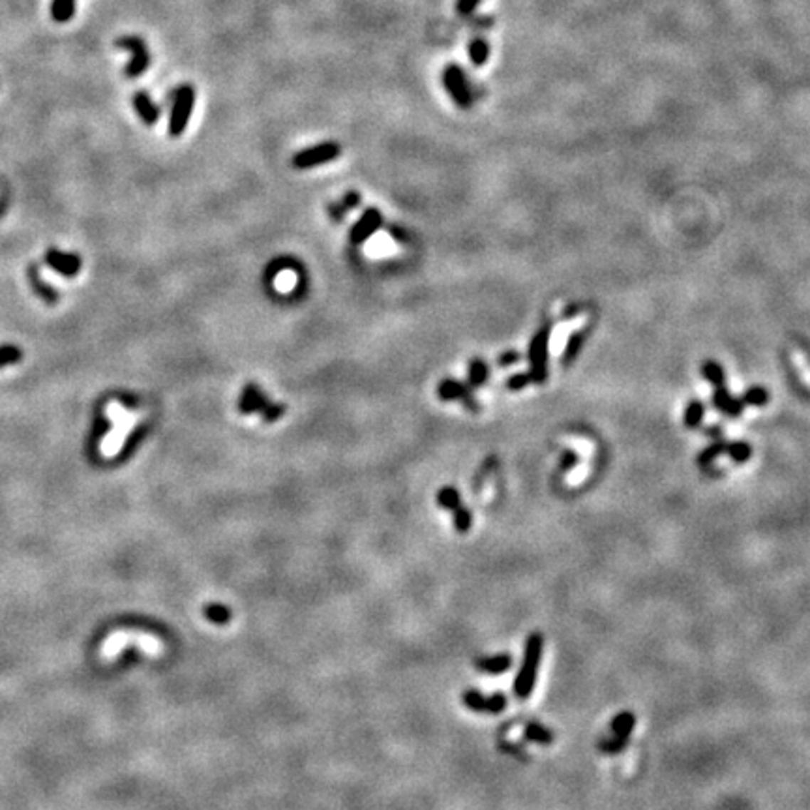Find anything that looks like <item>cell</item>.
<instances>
[{
	"label": "cell",
	"mask_w": 810,
	"mask_h": 810,
	"mask_svg": "<svg viewBox=\"0 0 810 810\" xmlns=\"http://www.w3.org/2000/svg\"><path fill=\"white\" fill-rule=\"evenodd\" d=\"M544 653V636L540 632H531L525 640V649H523V661L520 666V672L514 679V694L518 700H527L535 690L537 683V672H539L540 661Z\"/></svg>",
	"instance_id": "obj_1"
},
{
	"label": "cell",
	"mask_w": 810,
	"mask_h": 810,
	"mask_svg": "<svg viewBox=\"0 0 810 810\" xmlns=\"http://www.w3.org/2000/svg\"><path fill=\"white\" fill-rule=\"evenodd\" d=\"M195 105V88L188 83L180 85L174 88L173 93V105H171V118H169V135L171 137H180L188 128L190 122L191 111Z\"/></svg>",
	"instance_id": "obj_2"
},
{
	"label": "cell",
	"mask_w": 810,
	"mask_h": 810,
	"mask_svg": "<svg viewBox=\"0 0 810 810\" xmlns=\"http://www.w3.org/2000/svg\"><path fill=\"white\" fill-rule=\"evenodd\" d=\"M552 327L544 325L540 327L529 344L527 359H529V375L533 383H544L548 377V344Z\"/></svg>",
	"instance_id": "obj_3"
},
{
	"label": "cell",
	"mask_w": 810,
	"mask_h": 810,
	"mask_svg": "<svg viewBox=\"0 0 810 810\" xmlns=\"http://www.w3.org/2000/svg\"><path fill=\"white\" fill-rule=\"evenodd\" d=\"M443 85H445L448 96L454 100L458 107L467 111L473 107V90L467 79V73L460 64H446L443 70Z\"/></svg>",
	"instance_id": "obj_4"
},
{
	"label": "cell",
	"mask_w": 810,
	"mask_h": 810,
	"mask_svg": "<svg viewBox=\"0 0 810 810\" xmlns=\"http://www.w3.org/2000/svg\"><path fill=\"white\" fill-rule=\"evenodd\" d=\"M340 154H342V147L336 141H323V143L298 150L297 154L293 156L291 164L295 169H313V167L338 159Z\"/></svg>",
	"instance_id": "obj_5"
},
{
	"label": "cell",
	"mask_w": 810,
	"mask_h": 810,
	"mask_svg": "<svg viewBox=\"0 0 810 810\" xmlns=\"http://www.w3.org/2000/svg\"><path fill=\"white\" fill-rule=\"evenodd\" d=\"M117 47H120V49H126V51L132 53V58H130V62L126 64V68H124V73H126V78H130V79L141 78V75H143V73L150 68L152 55H150L149 47H147V43H144L143 38H139V36L118 38Z\"/></svg>",
	"instance_id": "obj_6"
},
{
	"label": "cell",
	"mask_w": 810,
	"mask_h": 810,
	"mask_svg": "<svg viewBox=\"0 0 810 810\" xmlns=\"http://www.w3.org/2000/svg\"><path fill=\"white\" fill-rule=\"evenodd\" d=\"M130 643H137L144 653H158L159 643L156 638L147 636V634H135V632H124L118 631L113 632L107 640L103 641L102 646V656L103 658H113L118 653L122 651L124 647Z\"/></svg>",
	"instance_id": "obj_7"
},
{
	"label": "cell",
	"mask_w": 810,
	"mask_h": 810,
	"mask_svg": "<svg viewBox=\"0 0 810 810\" xmlns=\"http://www.w3.org/2000/svg\"><path fill=\"white\" fill-rule=\"evenodd\" d=\"M462 702L467 709H471L475 713H488V715H499L507 709V696L501 693L495 694H483L477 688H469L462 694Z\"/></svg>",
	"instance_id": "obj_8"
},
{
	"label": "cell",
	"mask_w": 810,
	"mask_h": 810,
	"mask_svg": "<svg viewBox=\"0 0 810 810\" xmlns=\"http://www.w3.org/2000/svg\"><path fill=\"white\" fill-rule=\"evenodd\" d=\"M381 227H383V214H381V211L379 209H375V206H368V209L360 214L359 220L354 221V226L351 227V231H349V241H351V244H354V246H360V244H364L366 241H369L375 233L379 231Z\"/></svg>",
	"instance_id": "obj_9"
},
{
	"label": "cell",
	"mask_w": 810,
	"mask_h": 810,
	"mask_svg": "<svg viewBox=\"0 0 810 810\" xmlns=\"http://www.w3.org/2000/svg\"><path fill=\"white\" fill-rule=\"evenodd\" d=\"M437 396H439V400L441 401H462L463 407L469 411H473V413H477L478 409H480V405H478V401L475 400V396H473V390L471 386L466 385V383H462V381L458 379H443L439 385H437Z\"/></svg>",
	"instance_id": "obj_10"
},
{
	"label": "cell",
	"mask_w": 810,
	"mask_h": 810,
	"mask_svg": "<svg viewBox=\"0 0 810 810\" xmlns=\"http://www.w3.org/2000/svg\"><path fill=\"white\" fill-rule=\"evenodd\" d=\"M268 404H270V400L267 398V394L259 386L250 383V385L242 389V394L238 398V411H241L242 415H251V413H259L261 415V411Z\"/></svg>",
	"instance_id": "obj_11"
},
{
	"label": "cell",
	"mask_w": 810,
	"mask_h": 810,
	"mask_svg": "<svg viewBox=\"0 0 810 810\" xmlns=\"http://www.w3.org/2000/svg\"><path fill=\"white\" fill-rule=\"evenodd\" d=\"M512 664H514L512 655H507V653H501V655H493V656H483V658H477V661H475V668H477L478 672L490 673V675H501V673L508 672V670L512 668Z\"/></svg>",
	"instance_id": "obj_12"
},
{
	"label": "cell",
	"mask_w": 810,
	"mask_h": 810,
	"mask_svg": "<svg viewBox=\"0 0 810 810\" xmlns=\"http://www.w3.org/2000/svg\"><path fill=\"white\" fill-rule=\"evenodd\" d=\"M134 107L135 111H137V115L141 117V120H143L147 126H154L156 122L159 120V109L158 105L154 103V100L150 98L149 93H144V90H139V93L134 94Z\"/></svg>",
	"instance_id": "obj_13"
},
{
	"label": "cell",
	"mask_w": 810,
	"mask_h": 810,
	"mask_svg": "<svg viewBox=\"0 0 810 810\" xmlns=\"http://www.w3.org/2000/svg\"><path fill=\"white\" fill-rule=\"evenodd\" d=\"M713 405L717 407L718 411H720V413H724V415H728V416H739L741 415V411H743V407H745L743 401L737 400V398H733L728 390L724 389V385L722 386H715Z\"/></svg>",
	"instance_id": "obj_14"
},
{
	"label": "cell",
	"mask_w": 810,
	"mask_h": 810,
	"mask_svg": "<svg viewBox=\"0 0 810 810\" xmlns=\"http://www.w3.org/2000/svg\"><path fill=\"white\" fill-rule=\"evenodd\" d=\"M634 728H636V715L631 713V711H621V713H617L616 717L611 718L610 722L611 735L631 739V733L634 732Z\"/></svg>",
	"instance_id": "obj_15"
},
{
	"label": "cell",
	"mask_w": 810,
	"mask_h": 810,
	"mask_svg": "<svg viewBox=\"0 0 810 810\" xmlns=\"http://www.w3.org/2000/svg\"><path fill=\"white\" fill-rule=\"evenodd\" d=\"M523 737L527 739V741H531V743H539V745H552L554 743V732L549 728H546V726H542V724L539 722H527L525 724V728H523Z\"/></svg>",
	"instance_id": "obj_16"
},
{
	"label": "cell",
	"mask_w": 810,
	"mask_h": 810,
	"mask_svg": "<svg viewBox=\"0 0 810 810\" xmlns=\"http://www.w3.org/2000/svg\"><path fill=\"white\" fill-rule=\"evenodd\" d=\"M467 51H469V58H471L473 66H484L488 62V58H490V46H488V41L484 40V38H473L471 41H469V47H467Z\"/></svg>",
	"instance_id": "obj_17"
},
{
	"label": "cell",
	"mask_w": 810,
	"mask_h": 810,
	"mask_svg": "<svg viewBox=\"0 0 810 810\" xmlns=\"http://www.w3.org/2000/svg\"><path fill=\"white\" fill-rule=\"evenodd\" d=\"M488 377H490V368H488L486 362L483 359H473L469 362V375H467L469 383L467 385L471 386V389L483 386L488 381Z\"/></svg>",
	"instance_id": "obj_18"
},
{
	"label": "cell",
	"mask_w": 810,
	"mask_h": 810,
	"mask_svg": "<svg viewBox=\"0 0 810 810\" xmlns=\"http://www.w3.org/2000/svg\"><path fill=\"white\" fill-rule=\"evenodd\" d=\"M75 14V0H53L51 17L57 23H68Z\"/></svg>",
	"instance_id": "obj_19"
},
{
	"label": "cell",
	"mask_w": 810,
	"mask_h": 810,
	"mask_svg": "<svg viewBox=\"0 0 810 810\" xmlns=\"http://www.w3.org/2000/svg\"><path fill=\"white\" fill-rule=\"evenodd\" d=\"M437 505L445 508V510H448V512H454V510H456V508L462 505L460 492H458L456 488H452V486L441 488V490H439V493H437Z\"/></svg>",
	"instance_id": "obj_20"
},
{
	"label": "cell",
	"mask_w": 810,
	"mask_h": 810,
	"mask_svg": "<svg viewBox=\"0 0 810 810\" xmlns=\"http://www.w3.org/2000/svg\"><path fill=\"white\" fill-rule=\"evenodd\" d=\"M628 741H631L628 737H617V735H611L610 733L608 737L600 739L599 745H596V749H599L602 754H608V756H616V754H621L626 749Z\"/></svg>",
	"instance_id": "obj_21"
},
{
	"label": "cell",
	"mask_w": 810,
	"mask_h": 810,
	"mask_svg": "<svg viewBox=\"0 0 810 810\" xmlns=\"http://www.w3.org/2000/svg\"><path fill=\"white\" fill-rule=\"evenodd\" d=\"M203 616L211 621V623H214V625H226V623H229V621H231L233 614H231V610L227 608V606L216 604V602H212V604L205 606V610H203Z\"/></svg>",
	"instance_id": "obj_22"
},
{
	"label": "cell",
	"mask_w": 810,
	"mask_h": 810,
	"mask_svg": "<svg viewBox=\"0 0 810 810\" xmlns=\"http://www.w3.org/2000/svg\"><path fill=\"white\" fill-rule=\"evenodd\" d=\"M702 375L703 379L709 381L713 386H722L724 385V369L722 366L715 362V360H708L702 366Z\"/></svg>",
	"instance_id": "obj_23"
},
{
	"label": "cell",
	"mask_w": 810,
	"mask_h": 810,
	"mask_svg": "<svg viewBox=\"0 0 810 810\" xmlns=\"http://www.w3.org/2000/svg\"><path fill=\"white\" fill-rule=\"evenodd\" d=\"M726 454H728L735 463H745L749 462L750 456H752V446L745 441H735L732 443V445L726 446Z\"/></svg>",
	"instance_id": "obj_24"
},
{
	"label": "cell",
	"mask_w": 810,
	"mask_h": 810,
	"mask_svg": "<svg viewBox=\"0 0 810 810\" xmlns=\"http://www.w3.org/2000/svg\"><path fill=\"white\" fill-rule=\"evenodd\" d=\"M791 364H794V368L797 369V374H799V377L803 381H805L806 385L810 386V362L809 359L805 357V353L803 351H799L797 347L791 349Z\"/></svg>",
	"instance_id": "obj_25"
},
{
	"label": "cell",
	"mask_w": 810,
	"mask_h": 810,
	"mask_svg": "<svg viewBox=\"0 0 810 810\" xmlns=\"http://www.w3.org/2000/svg\"><path fill=\"white\" fill-rule=\"evenodd\" d=\"M726 446H728V445H726V443H724V441L713 443V445L708 446L705 451H702V454L698 456V463H700V466H702V467L711 466V463H713L718 456H722V454H726Z\"/></svg>",
	"instance_id": "obj_26"
},
{
	"label": "cell",
	"mask_w": 810,
	"mask_h": 810,
	"mask_svg": "<svg viewBox=\"0 0 810 810\" xmlns=\"http://www.w3.org/2000/svg\"><path fill=\"white\" fill-rule=\"evenodd\" d=\"M703 413H705V409H703V404L702 401H690V404L687 405V409H685V426L687 428H696V426H700V422H702L703 419Z\"/></svg>",
	"instance_id": "obj_27"
},
{
	"label": "cell",
	"mask_w": 810,
	"mask_h": 810,
	"mask_svg": "<svg viewBox=\"0 0 810 810\" xmlns=\"http://www.w3.org/2000/svg\"><path fill=\"white\" fill-rule=\"evenodd\" d=\"M743 401L745 405H752V407H764L767 401H769V394H767V390L762 389V386H752V389H749L747 392L743 394Z\"/></svg>",
	"instance_id": "obj_28"
},
{
	"label": "cell",
	"mask_w": 810,
	"mask_h": 810,
	"mask_svg": "<svg viewBox=\"0 0 810 810\" xmlns=\"http://www.w3.org/2000/svg\"><path fill=\"white\" fill-rule=\"evenodd\" d=\"M452 516H454V527H456L458 533H467L469 529H471V523H473V516H471V510L467 507H463V505H460V507L452 512Z\"/></svg>",
	"instance_id": "obj_29"
},
{
	"label": "cell",
	"mask_w": 810,
	"mask_h": 810,
	"mask_svg": "<svg viewBox=\"0 0 810 810\" xmlns=\"http://www.w3.org/2000/svg\"><path fill=\"white\" fill-rule=\"evenodd\" d=\"M582 342H584V332H582V330H578V332H574V334H570L569 342H567V351H564V357H563L564 364H569V362H572V360H574V357L578 354L579 349H582Z\"/></svg>",
	"instance_id": "obj_30"
},
{
	"label": "cell",
	"mask_w": 810,
	"mask_h": 810,
	"mask_svg": "<svg viewBox=\"0 0 810 810\" xmlns=\"http://www.w3.org/2000/svg\"><path fill=\"white\" fill-rule=\"evenodd\" d=\"M285 411H288V405L285 404H276V401H270V404H268L267 407L261 411V416H263V421L267 422V424H272V422H276L280 416L285 415Z\"/></svg>",
	"instance_id": "obj_31"
},
{
	"label": "cell",
	"mask_w": 810,
	"mask_h": 810,
	"mask_svg": "<svg viewBox=\"0 0 810 810\" xmlns=\"http://www.w3.org/2000/svg\"><path fill=\"white\" fill-rule=\"evenodd\" d=\"M529 383H533V379H531V375L523 374V372H520V374H514L510 375L507 379V383H505V386H507L510 392H518V390H523L525 386L529 385Z\"/></svg>",
	"instance_id": "obj_32"
},
{
	"label": "cell",
	"mask_w": 810,
	"mask_h": 810,
	"mask_svg": "<svg viewBox=\"0 0 810 810\" xmlns=\"http://www.w3.org/2000/svg\"><path fill=\"white\" fill-rule=\"evenodd\" d=\"M340 203H342V205L347 209V212L353 211V209H357V206L362 203V195H360L359 191L351 190V191H347V194H344V197L340 199Z\"/></svg>",
	"instance_id": "obj_33"
},
{
	"label": "cell",
	"mask_w": 810,
	"mask_h": 810,
	"mask_svg": "<svg viewBox=\"0 0 810 810\" xmlns=\"http://www.w3.org/2000/svg\"><path fill=\"white\" fill-rule=\"evenodd\" d=\"M478 4H480V0H458L456 2V11L460 14V16H471L473 11L477 10Z\"/></svg>",
	"instance_id": "obj_34"
},
{
	"label": "cell",
	"mask_w": 810,
	"mask_h": 810,
	"mask_svg": "<svg viewBox=\"0 0 810 810\" xmlns=\"http://www.w3.org/2000/svg\"><path fill=\"white\" fill-rule=\"evenodd\" d=\"M520 359H522V354H520L518 351H507V353H503L501 357H499L498 364L501 366V368H508V366L518 364Z\"/></svg>",
	"instance_id": "obj_35"
},
{
	"label": "cell",
	"mask_w": 810,
	"mask_h": 810,
	"mask_svg": "<svg viewBox=\"0 0 810 810\" xmlns=\"http://www.w3.org/2000/svg\"><path fill=\"white\" fill-rule=\"evenodd\" d=\"M327 212L334 221H342L345 218V214H347V209H345L340 201H336V203H330V205L327 206Z\"/></svg>",
	"instance_id": "obj_36"
},
{
	"label": "cell",
	"mask_w": 810,
	"mask_h": 810,
	"mask_svg": "<svg viewBox=\"0 0 810 810\" xmlns=\"http://www.w3.org/2000/svg\"><path fill=\"white\" fill-rule=\"evenodd\" d=\"M576 462H578V456H576L574 452L567 451L563 454V458H561V469L563 471H570V469H574Z\"/></svg>",
	"instance_id": "obj_37"
},
{
	"label": "cell",
	"mask_w": 810,
	"mask_h": 810,
	"mask_svg": "<svg viewBox=\"0 0 810 810\" xmlns=\"http://www.w3.org/2000/svg\"><path fill=\"white\" fill-rule=\"evenodd\" d=\"M17 357H19V353H17L16 349H2V351H0V364L10 362L8 359H17Z\"/></svg>",
	"instance_id": "obj_38"
}]
</instances>
